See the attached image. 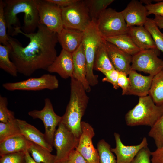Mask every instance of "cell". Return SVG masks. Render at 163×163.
I'll return each instance as SVG.
<instances>
[{
	"label": "cell",
	"mask_w": 163,
	"mask_h": 163,
	"mask_svg": "<svg viewBox=\"0 0 163 163\" xmlns=\"http://www.w3.org/2000/svg\"><path fill=\"white\" fill-rule=\"evenodd\" d=\"M114 135L116 147L111 148V150L115 154L117 163H130L141 149L148 146L147 140L145 137L143 138L138 145L126 146L122 142L119 134L115 133Z\"/></svg>",
	"instance_id": "obj_14"
},
{
	"label": "cell",
	"mask_w": 163,
	"mask_h": 163,
	"mask_svg": "<svg viewBox=\"0 0 163 163\" xmlns=\"http://www.w3.org/2000/svg\"><path fill=\"white\" fill-rule=\"evenodd\" d=\"M37 29L36 32L26 34L20 27L14 28L12 36L21 33L30 39L25 47L9 36L10 59L18 72L26 76L31 75L39 69L47 70L57 56L55 47L58 42L57 34L43 24H39Z\"/></svg>",
	"instance_id": "obj_1"
},
{
	"label": "cell",
	"mask_w": 163,
	"mask_h": 163,
	"mask_svg": "<svg viewBox=\"0 0 163 163\" xmlns=\"http://www.w3.org/2000/svg\"><path fill=\"white\" fill-rule=\"evenodd\" d=\"M104 39L107 41L114 45L123 51L132 56L141 50L134 43L128 33Z\"/></svg>",
	"instance_id": "obj_24"
},
{
	"label": "cell",
	"mask_w": 163,
	"mask_h": 163,
	"mask_svg": "<svg viewBox=\"0 0 163 163\" xmlns=\"http://www.w3.org/2000/svg\"><path fill=\"white\" fill-rule=\"evenodd\" d=\"M162 0H141L140 2L142 3H144L146 5H148L151 4L152 2L155 1V2H158L161 1Z\"/></svg>",
	"instance_id": "obj_46"
},
{
	"label": "cell",
	"mask_w": 163,
	"mask_h": 163,
	"mask_svg": "<svg viewBox=\"0 0 163 163\" xmlns=\"http://www.w3.org/2000/svg\"><path fill=\"white\" fill-rule=\"evenodd\" d=\"M28 114L33 119H39L42 121L45 128L44 134L49 142L53 147L56 127L61 122L62 116L57 115L55 112L50 99H45L44 106L42 109L30 111Z\"/></svg>",
	"instance_id": "obj_12"
},
{
	"label": "cell",
	"mask_w": 163,
	"mask_h": 163,
	"mask_svg": "<svg viewBox=\"0 0 163 163\" xmlns=\"http://www.w3.org/2000/svg\"><path fill=\"white\" fill-rule=\"evenodd\" d=\"M128 34L141 50L157 48L150 34L143 26L129 27Z\"/></svg>",
	"instance_id": "obj_23"
},
{
	"label": "cell",
	"mask_w": 163,
	"mask_h": 163,
	"mask_svg": "<svg viewBox=\"0 0 163 163\" xmlns=\"http://www.w3.org/2000/svg\"><path fill=\"white\" fill-rule=\"evenodd\" d=\"M160 53L157 48L141 50L132 56L131 69L154 76L163 69V60L158 57Z\"/></svg>",
	"instance_id": "obj_8"
},
{
	"label": "cell",
	"mask_w": 163,
	"mask_h": 163,
	"mask_svg": "<svg viewBox=\"0 0 163 163\" xmlns=\"http://www.w3.org/2000/svg\"><path fill=\"white\" fill-rule=\"evenodd\" d=\"M10 44L8 46L0 44V68L13 77H16L18 72L14 64L10 60Z\"/></svg>",
	"instance_id": "obj_28"
},
{
	"label": "cell",
	"mask_w": 163,
	"mask_h": 163,
	"mask_svg": "<svg viewBox=\"0 0 163 163\" xmlns=\"http://www.w3.org/2000/svg\"><path fill=\"white\" fill-rule=\"evenodd\" d=\"M39 24L59 34L64 28L62 8L47 0H37Z\"/></svg>",
	"instance_id": "obj_9"
},
{
	"label": "cell",
	"mask_w": 163,
	"mask_h": 163,
	"mask_svg": "<svg viewBox=\"0 0 163 163\" xmlns=\"http://www.w3.org/2000/svg\"><path fill=\"white\" fill-rule=\"evenodd\" d=\"M153 20L159 28L163 29V17L155 15Z\"/></svg>",
	"instance_id": "obj_44"
},
{
	"label": "cell",
	"mask_w": 163,
	"mask_h": 163,
	"mask_svg": "<svg viewBox=\"0 0 163 163\" xmlns=\"http://www.w3.org/2000/svg\"><path fill=\"white\" fill-rule=\"evenodd\" d=\"M151 152L148 146L141 149L130 163H150Z\"/></svg>",
	"instance_id": "obj_38"
},
{
	"label": "cell",
	"mask_w": 163,
	"mask_h": 163,
	"mask_svg": "<svg viewBox=\"0 0 163 163\" xmlns=\"http://www.w3.org/2000/svg\"><path fill=\"white\" fill-rule=\"evenodd\" d=\"M73 70L72 53L62 49L46 70L50 73H57L62 78L66 79L72 77Z\"/></svg>",
	"instance_id": "obj_19"
},
{
	"label": "cell",
	"mask_w": 163,
	"mask_h": 163,
	"mask_svg": "<svg viewBox=\"0 0 163 163\" xmlns=\"http://www.w3.org/2000/svg\"><path fill=\"white\" fill-rule=\"evenodd\" d=\"M97 30L103 38L128 33L129 27L121 12L111 8L106 9L96 21Z\"/></svg>",
	"instance_id": "obj_6"
},
{
	"label": "cell",
	"mask_w": 163,
	"mask_h": 163,
	"mask_svg": "<svg viewBox=\"0 0 163 163\" xmlns=\"http://www.w3.org/2000/svg\"><path fill=\"white\" fill-rule=\"evenodd\" d=\"M148 135L154 139L157 149L163 146V114L151 127Z\"/></svg>",
	"instance_id": "obj_33"
},
{
	"label": "cell",
	"mask_w": 163,
	"mask_h": 163,
	"mask_svg": "<svg viewBox=\"0 0 163 163\" xmlns=\"http://www.w3.org/2000/svg\"><path fill=\"white\" fill-rule=\"evenodd\" d=\"M104 39L99 45L96 52L94 70L99 69L107 70L115 69L109 58Z\"/></svg>",
	"instance_id": "obj_26"
},
{
	"label": "cell",
	"mask_w": 163,
	"mask_h": 163,
	"mask_svg": "<svg viewBox=\"0 0 163 163\" xmlns=\"http://www.w3.org/2000/svg\"><path fill=\"white\" fill-rule=\"evenodd\" d=\"M17 121L21 134L27 140L52 152L53 147L48 142L44 134L25 120L17 119Z\"/></svg>",
	"instance_id": "obj_20"
},
{
	"label": "cell",
	"mask_w": 163,
	"mask_h": 163,
	"mask_svg": "<svg viewBox=\"0 0 163 163\" xmlns=\"http://www.w3.org/2000/svg\"><path fill=\"white\" fill-rule=\"evenodd\" d=\"M148 16L151 14L163 17V1L145 6Z\"/></svg>",
	"instance_id": "obj_40"
},
{
	"label": "cell",
	"mask_w": 163,
	"mask_h": 163,
	"mask_svg": "<svg viewBox=\"0 0 163 163\" xmlns=\"http://www.w3.org/2000/svg\"><path fill=\"white\" fill-rule=\"evenodd\" d=\"M128 75L129 85L127 95L139 97L149 95L153 76L143 75L132 69Z\"/></svg>",
	"instance_id": "obj_17"
},
{
	"label": "cell",
	"mask_w": 163,
	"mask_h": 163,
	"mask_svg": "<svg viewBox=\"0 0 163 163\" xmlns=\"http://www.w3.org/2000/svg\"><path fill=\"white\" fill-rule=\"evenodd\" d=\"M58 80L55 75L44 74L38 78H32L15 82H7L2 87L11 91L16 90L39 91L45 89L53 90L58 88Z\"/></svg>",
	"instance_id": "obj_11"
},
{
	"label": "cell",
	"mask_w": 163,
	"mask_h": 163,
	"mask_svg": "<svg viewBox=\"0 0 163 163\" xmlns=\"http://www.w3.org/2000/svg\"><path fill=\"white\" fill-rule=\"evenodd\" d=\"M70 99L61 122L79 139L82 133L81 120L87 108L89 98L79 82L71 78Z\"/></svg>",
	"instance_id": "obj_3"
},
{
	"label": "cell",
	"mask_w": 163,
	"mask_h": 163,
	"mask_svg": "<svg viewBox=\"0 0 163 163\" xmlns=\"http://www.w3.org/2000/svg\"><path fill=\"white\" fill-rule=\"evenodd\" d=\"M29 140L21 134L8 138L0 142V156L6 154L28 150Z\"/></svg>",
	"instance_id": "obj_22"
},
{
	"label": "cell",
	"mask_w": 163,
	"mask_h": 163,
	"mask_svg": "<svg viewBox=\"0 0 163 163\" xmlns=\"http://www.w3.org/2000/svg\"><path fill=\"white\" fill-rule=\"evenodd\" d=\"M67 161L68 163H88L83 157L75 149L69 154Z\"/></svg>",
	"instance_id": "obj_41"
},
{
	"label": "cell",
	"mask_w": 163,
	"mask_h": 163,
	"mask_svg": "<svg viewBox=\"0 0 163 163\" xmlns=\"http://www.w3.org/2000/svg\"><path fill=\"white\" fill-rule=\"evenodd\" d=\"M163 114V104L158 105L149 95L139 97L138 104L125 115L127 126L152 127Z\"/></svg>",
	"instance_id": "obj_4"
},
{
	"label": "cell",
	"mask_w": 163,
	"mask_h": 163,
	"mask_svg": "<svg viewBox=\"0 0 163 163\" xmlns=\"http://www.w3.org/2000/svg\"><path fill=\"white\" fill-rule=\"evenodd\" d=\"M4 14L8 29V34L12 36L14 28L20 27L17 15L21 13L24 14V33H34L39 24V18L37 0H5Z\"/></svg>",
	"instance_id": "obj_2"
},
{
	"label": "cell",
	"mask_w": 163,
	"mask_h": 163,
	"mask_svg": "<svg viewBox=\"0 0 163 163\" xmlns=\"http://www.w3.org/2000/svg\"><path fill=\"white\" fill-rule=\"evenodd\" d=\"M98 71L101 72L105 76L102 79L103 82H107L111 83L115 89L119 88L117 83L119 72L115 69L107 70L99 69Z\"/></svg>",
	"instance_id": "obj_37"
},
{
	"label": "cell",
	"mask_w": 163,
	"mask_h": 163,
	"mask_svg": "<svg viewBox=\"0 0 163 163\" xmlns=\"http://www.w3.org/2000/svg\"><path fill=\"white\" fill-rule=\"evenodd\" d=\"M4 2L0 0V43L4 46L10 44L9 35L7 34V23L4 14Z\"/></svg>",
	"instance_id": "obj_34"
},
{
	"label": "cell",
	"mask_w": 163,
	"mask_h": 163,
	"mask_svg": "<svg viewBox=\"0 0 163 163\" xmlns=\"http://www.w3.org/2000/svg\"><path fill=\"white\" fill-rule=\"evenodd\" d=\"M127 75L124 72H119L117 85L122 89V95H127L129 85V81Z\"/></svg>",
	"instance_id": "obj_39"
},
{
	"label": "cell",
	"mask_w": 163,
	"mask_h": 163,
	"mask_svg": "<svg viewBox=\"0 0 163 163\" xmlns=\"http://www.w3.org/2000/svg\"><path fill=\"white\" fill-rule=\"evenodd\" d=\"M121 12L129 27L144 26L148 18L146 6L138 0H131Z\"/></svg>",
	"instance_id": "obj_15"
},
{
	"label": "cell",
	"mask_w": 163,
	"mask_h": 163,
	"mask_svg": "<svg viewBox=\"0 0 163 163\" xmlns=\"http://www.w3.org/2000/svg\"><path fill=\"white\" fill-rule=\"evenodd\" d=\"M83 35V31L64 28L60 33L57 34L58 42L62 49L72 53L81 44Z\"/></svg>",
	"instance_id": "obj_21"
},
{
	"label": "cell",
	"mask_w": 163,
	"mask_h": 163,
	"mask_svg": "<svg viewBox=\"0 0 163 163\" xmlns=\"http://www.w3.org/2000/svg\"><path fill=\"white\" fill-rule=\"evenodd\" d=\"M72 55L73 68L72 77L81 83L86 92H90L91 88L86 78L87 63L82 43Z\"/></svg>",
	"instance_id": "obj_18"
},
{
	"label": "cell",
	"mask_w": 163,
	"mask_h": 163,
	"mask_svg": "<svg viewBox=\"0 0 163 163\" xmlns=\"http://www.w3.org/2000/svg\"><path fill=\"white\" fill-rule=\"evenodd\" d=\"M8 102L6 97L0 96V121L6 123L10 119L14 118V113L7 107Z\"/></svg>",
	"instance_id": "obj_35"
},
{
	"label": "cell",
	"mask_w": 163,
	"mask_h": 163,
	"mask_svg": "<svg viewBox=\"0 0 163 163\" xmlns=\"http://www.w3.org/2000/svg\"><path fill=\"white\" fill-rule=\"evenodd\" d=\"M56 163H68V162L67 161H65L58 162Z\"/></svg>",
	"instance_id": "obj_47"
},
{
	"label": "cell",
	"mask_w": 163,
	"mask_h": 163,
	"mask_svg": "<svg viewBox=\"0 0 163 163\" xmlns=\"http://www.w3.org/2000/svg\"><path fill=\"white\" fill-rule=\"evenodd\" d=\"M111 146L104 139L100 140L97 144L100 163H117V159L111 150Z\"/></svg>",
	"instance_id": "obj_31"
},
{
	"label": "cell",
	"mask_w": 163,
	"mask_h": 163,
	"mask_svg": "<svg viewBox=\"0 0 163 163\" xmlns=\"http://www.w3.org/2000/svg\"><path fill=\"white\" fill-rule=\"evenodd\" d=\"M25 152L12 153L1 156L0 163H25Z\"/></svg>",
	"instance_id": "obj_36"
},
{
	"label": "cell",
	"mask_w": 163,
	"mask_h": 163,
	"mask_svg": "<svg viewBox=\"0 0 163 163\" xmlns=\"http://www.w3.org/2000/svg\"><path fill=\"white\" fill-rule=\"evenodd\" d=\"M61 8L66 7L72 5L78 0H47Z\"/></svg>",
	"instance_id": "obj_43"
},
{
	"label": "cell",
	"mask_w": 163,
	"mask_h": 163,
	"mask_svg": "<svg viewBox=\"0 0 163 163\" xmlns=\"http://www.w3.org/2000/svg\"><path fill=\"white\" fill-rule=\"evenodd\" d=\"M91 20H97L101 14L112 3L113 0H83Z\"/></svg>",
	"instance_id": "obj_29"
},
{
	"label": "cell",
	"mask_w": 163,
	"mask_h": 163,
	"mask_svg": "<svg viewBox=\"0 0 163 163\" xmlns=\"http://www.w3.org/2000/svg\"><path fill=\"white\" fill-rule=\"evenodd\" d=\"M149 95L156 104H163V69L153 76Z\"/></svg>",
	"instance_id": "obj_27"
},
{
	"label": "cell",
	"mask_w": 163,
	"mask_h": 163,
	"mask_svg": "<svg viewBox=\"0 0 163 163\" xmlns=\"http://www.w3.org/2000/svg\"><path fill=\"white\" fill-rule=\"evenodd\" d=\"M21 134L15 117L6 123L0 122V142L11 136Z\"/></svg>",
	"instance_id": "obj_30"
},
{
	"label": "cell",
	"mask_w": 163,
	"mask_h": 163,
	"mask_svg": "<svg viewBox=\"0 0 163 163\" xmlns=\"http://www.w3.org/2000/svg\"><path fill=\"white\" fill-rule=\"evenodd\" d=\"M152 163H163V146L151 152Z\"/></svg>",
	"instance_id": "obj_42"
},
{
	"label": "cell",
	"mask_w": 163,
	"mask_h": 163,
	"mask_svg": "<svg viewBox=\"0 0 163 163\" xmlns=\"http://www.w3.org/2000/svg\"><path fill=\"white\" fill-rule=\"evenodd\" d=\"M25 163H38L31 156L30 154L27 151L25 152Z\"/></svg>",
	"instance_id": "obj_45"
},
{
	"label": "cell",
	"mask_w": 163,
	"mask_h": 163,
	"mask_svg": "<svg viewBox=\"0 0 163 163\" xmlns=\"http://www.w3.org/2000/svg\"><path fill=\"white\" fill-rule=\"evenodd\" d=\"M105 43L109 58L114 69L128 75L132 70V56L112 43L106 40Z\"/></svg>",
	"instance_id": "obj_16"
},
{
	"label": "cell",
	"mask_w": 163,
	"mask_h": 163,
	"mask_svg": "<svg viewBox=\"0 0 163 163\" xmlns=\"http://www.w3.org/2000/svg\"><path fill=\"white\" fill-rule=\"evenodd\" d=\"M82 133L75 149L88 163H100L99 154L93 144L92 139L95 135L94 128L88 123L82 121Z\"/></svg>",
	"instance_id": "obj_13"
},
{
	"label": "cell",
	"mask_w": 163,
	"mask_h": 163,
	"mask_svg": "<svg viewBox=\"0 0 163 163\" xmlns=\"http://www.w3.org/2000/svg\"><path fill=\"white\" fill-rule=\"evenodd\" d=\"M28 151L32 158L38 163H56V156L46 148L29 141Z\"/></svg>",
	"instance_id": "obj_25"
},
{
	"label": "cell",
	"mask_w": 163,
	"mask_h": 163,
	"mask_svg": "<svg viewBox=\"0 0 163 163\" xmlns=\"http://www.w3.org/2000/svg\"><path fill=\"white\" fill-rule=\"evenodd\" d=\"M78 142L73 133L61 122L54 137L53 146L56 150V163L67 161L69 154L75 149Z\"/></svg>",
	"instance_id": "obj_10"
},
{
	"label": "cell",
	"mask_w": 163,
	"mask_h": 163,
	"mask_svg": "<svg viewBox=\"0 0 163 163\" xmlns=\"http://www.w3.org/2000/svg\"><path fill=\"white\" fill-rule=\"evenodd\" d=\"M96 21L92 20L91 24L83 31L82 43L87 63L86 78L90 85L92 86L98 83V76L93 72L94 64L97 50L104 40L97 30Z\"/></svg>",
	"instance_id": "obj_5"
},
{
	"label": "cell",
	"mask_w": 163,
	"mask_h": 163,
	"mask_svg": "<svg viewBox=\"0 0 163 163\" xmlns=\"http://www.w3.org/2000/svg\"><path fill=\"white\" fill-rule=\"evenodd\" d=\"M144 26L150 34L157 48L163 53V33L152 19L148 18Z\"/></svg>",
	"instance_id": "obj_32"
},
{
	"label": "cell",
	"mask_w": 163,
	"mask_h": 163,
	"mask_svg": "<svg viewBox=\"0 0 163 163\" xmlns=\"http://www.w3.org/2000/svg\"><path fill=\"white\" fill-rule=\"evenodd\" d=\"M64 28L84 31L92 20L83 0H78L71 5L61 8Z\"/></svg>",
	"instance_id": "obj_7"
}]
</instances>
